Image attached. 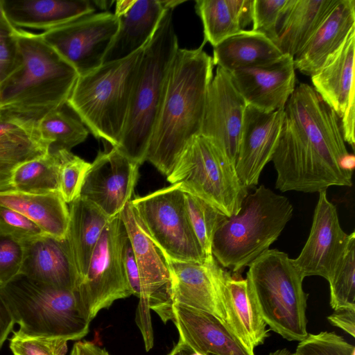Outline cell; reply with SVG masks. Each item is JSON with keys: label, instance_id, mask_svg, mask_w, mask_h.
Returning <instances> with one entry per match:
<instances>
[{"label": "cell", "instance_id": "29", "mask_svg": "<svg viewBox=\"0 0 355 355\" xmlns=\"http://www.w3.org/2000/svg\"><path fill=\"white\" fill-rule=\"evenodd\" d=\"M355 27L333 58L316 74L311 76L313 88L322 100L342 118L354 87Z\"/></svg>", "mask_w": 355, "mask_h": 355}, {"label": "cell", "instance_id": "18", "mask_svg": "<svg viewBox=\"0 0 355 355\" xmlns=\"http://www.w3.org/2000/svg\"><path fill=\"white\" fill-rule=\"evenodd\" d=\"M176 327L180 339L194 352L202 355H255L250 352L215 316L173 302L159 315Z\"/></svg>", "mask_w": 355, "mask_h": 355}, {"label": "cell", "instance_id": "15", "mask_svg": "<svg viewBox=\"0 0 355 355\" xmlns=\"http://www.w3.org/2000/svg\"><path fill=\"white\" fill-rule=\"evenodd\" d=\"M247 106L230 72L217 67L207 91L200 135L220 148L234 166Z\"/></svg>", "mask_w": 355, "mask_h": 355}, {"label": "cell", "instance_id": "16", "mask_svg": "<svg viewBox=\"0 0 355 355\" xmlns=\"http://www.w3.org/2000/svg\"><path fill=\"white\" fill-rule=\"evenodd\" d=\"M139 166L115 147L99 152L86 173L79 196L112 219L132 200Z\"/></svg>", "mask_w": 355, "mask_h": 355}, {"label": "cell", "instance_id": "6", "mask_svg": "<svg viewBox=\"0 0 355 355\" xmlns=\"http://www.w3.org/2000/svg\"><path fill=\"white\" fill-rule=\"evenodd\" d=\"M303 279L293 259L277 249L268 250L248 266V288L263 320L289 341L308 335Z\"/></svg>", "mask_w": 355, "mask_h": 355}, {"label": "cell", "instance_id": "41", "mask_svg": "<svg viewBox=\"0 0 355 355\" xmlns=\"http://www.w3.org/2000/svg\"><path fill=\"white\" fill-rule=\"evenodd\" d=\"M24 245L19 240L0 232V286L21 275L24 259Z\"/></svg>", "mask_w": 355, "mask_h": 355}, {"label": "cell", "instance_id": "49", "mask_svg": "<svg viewBox=\"0 0 355 355\" xmlns=\"http://www.w3.org/2000/svg\"><path fill=\"white\" fill-rule=\"evenodd\" d=\"M92 2L94 6H96L102 10H107L114 3L113 1H94Z\"/></svg>", "mask_w": 355, "mask_h": 355}, {"label": "cell", "instance_id": "30", "mask_svg": "<svg viewBox=\"0 0 355 355\" xmlns=\"http://www.w3.org/2000/svg\"><path fill=\"white\" fill-rule=\"evenodd\" d=\"M0 205L20 212L45 234L65 239L69 211L60 192L34 194L15 190L1 191Z\"/></svg>", "mask_w": 355, "mask_h": 355}, {"label": "cell", "instance_id": "31", "mask_svg": "<svg viewBox=\"0 0 355 355\" xmlns=\"http://www.w3.org/2000/svg\"><path fill=\"white\" fill-rule=\"evenodd\" d=\"M284 54L263 34L242 31L214 47V65L228 72L274 62Z\"/></svg>", "mask_w": 355, "mask_h": 355}, {"label": "cell", "instance_id": "44", "mask_svg": "<svg viewBox=\"0 0 355 355\" xmlns=\"http://www.w3.org/2000/svg\"><path fill=\"white\" fill-rule=\"evenodd\" d=\"M122 261L125 277L132 295L139 297L140 291L139 270L134 251L128 234L123 245Z\"/></svg>", "mask_w": 355, "mask_h": 355}, {"label": "cell", "instance_id": "40", "mask_svg": "<svg viewBox=\"0 0 355 355\" xmlns=\"http://www.w3.org/2000/svg\"><path fill=\"white\" fill-rule=\"evenodd\" d=\"M288 0H253L252 31L261 33L274 43L277 27Z\"/></svg>", "mask_w": 355, "mask_h": 355}, {"label": "cell", "instance_id": "36", "mask_svg": "<svg viewBox=\"0 0 355 355\" xmlns=\"http://www.w3.org/2000/svg\"><path fill=\"white\" fill-rule=\"evenodd\" d=\"M328 282L329 303L334 310L355 308V239Z\"/></svg>", "mask_w": 355, "mask_h": 355}, {"label": "cell", "instance_id": "46", "mask_svg": "<svg viewBox=\"0 0 355 355\" xmlns=\"http://www.w3.org/2000/svg\"><path fill=\"white\" fill-rule=\"evenodd\" d=\"M15 324L12 313L0 286V349Z\"/></svg>", "mask_w": 355, "mask_h": 355}, {"label": "cell", "instance_id": "38", "mask_svg": "<svg viewBox=\"0 0 355 355\" xmlns=\"http://www.w3.org/2000/svg\"><path fill=\"white\" fill-rule=\"evenodd\" d=\"M9 347L13 355H65L67 341L29 335L17 330L10 338Z\"/></svg>", "mask_w": 355, "mask_h": 355}, {"label": "cell", "instance_id": "12", "mask_svg": "<svg viewBox=\"0 0 355 355\" xmlns=\"http://www.w3.org/2000/svg\"><path fill=\"white\" fill-rule=\"evenodd\" d=\"M284 110L286 116L328 160L353 171L354 156L347 150L340 119L313 87L306 83L295 87Z\"/></svg>", "mask_w": 355, "mask_h": 355}, {"label": "cell", "instance_id": "51", "mask_svg": "<svg viewBox=\"0 0 355 355\" xmlns=\"http://www.w3.org/2000/svg\"><path fill=\"white\" fill-rule=\"evenodd\" d=\"M0 21H8L6 17L5 12L3 11L2 0H0Z\"/></svg>", "mask_w": 355, "mask_h": 355}, {"label": "cell", "instance_id": "21", "mask_svg": "<svg viewBox=\"0 0 355 355\" xmlns=\"http://www.w3.org/2000/svg\"><path fill=\"white\" fill-rule=\"evenodd\" d=\"M166 10L159 0L117 1L114 14L118 28L103 63L124 59L144 47Z\"/></svg>", "mask_w": 355, "mask_h": 355}, {"label": "cell", "instance_id": "1", "mask_svg": "<svg viewBox=\"0 0 355 355\" xmlns=\"http://www.w3.org/2000/svg\"><path fill=\"white\" fill-rule=\"evenodd\" d=\"M205 44L195 49L178 48L168 71L146 156L166 177L187 143L200 135L214 66Z\"/></svg>", "mask_w": 355, "mask_h": 355}, {"label": "cell", "instance_id": "47", "mask_svg": "<svg viewBox=\"0 0 355 355\" xmlns=\"http://www.w3.org/2000/svg\"><path fill=\"white\" fill-rule=\"evenodd\" d=\"M69 355H110L105 349L89 341H78L73 345Z\"/></svg>", "mask_w": 355, "mask_h": 355}, {"label": "cell", "instance_id": "50", "mask_svg": "<svg viewBox=\"0 0 355 355\" xmlns=\"http://www.w3.org/2000/svg\"><path fill=\"white\" fill-rule=\"evenodd\" d=\"M269 355H295V353H292L286 349H281L275 350L269 354Z\"/></svg>", "mask_w": 355, "mask_h": 355}, {"label": "cell", "instance_id": "23", "mask_svg": "<svg viewBox=\"0 0 355 355\" xmlns=\"http://www.w3.org/2000/svg\"><path fill=\"white\" fill-rule=\"evenodd\" d=\"M21 275L53 287L75 290L78 277L66 239L47 234L24 242Z\"/></svg>", "mask_w": 355, "mask_h": 355}, {"label": "cell", "instance_id": "34", "mask_svg": "<svg viewBox=\"0 0 355 355\" xmlns=\"http://www.w3.org/2000/svg\"><path fill=\"white\" fill-rule=\"evenodd\" d=\"M65 104L37 121L42 138L49 144V153L70 151L87 139L89 130L74 113L67 111Z\"/></svg>", "mask_w": 355, "mask_h": 355}, {"label": "cell", "instance_id": "39", "mask_svg": "<svg viewBox=\"0 0 355 355\" xmlns=\"http://www.w3.org/2000/svg\"><path fill=\"white\" fill-rule=\"evenodd\" d=\"M295 355H355V347L335 332L308 334L300 341Z\"/></svg>", "mask_w": 355, "mask_h": 355}, {"label": "cell", "instance_id": "4", "mask_svg": "<svg viewBox=\"0 0 355 355\" xmlns=\"http://www.w3.org/2000/svg\"><path fill=\"white\" fill-rule=\"evenodd\" d=\"M145 46L78 76L67 103L95 137L113 147L125 128Z\"/></svg>", "mask_w": 355, "mask_h": 355}, {"label": "cell", "instance_id": "20", "mask_svg": "<svg viewBox=\"0 0 355 355\" xmlns=\"http://www.w3.org/2000/svg\"><path fill=\"white\" fill-rule=\"evenodd\" d=\"M167 259L173 276V302L208 313L225 324L220 295L223 268L213 255L203 263Z\"/></svg>", "mask_w": 355, "mask_h": 355}, {"label": "cell", "instance_id": "8", "mask_svg": "<svg viewBox=\"0 0 355 355\" xmlns=\"http://www.w3.org/2000/svg\"><path fill=\"white\" fill-rule=\"evenodd\" d=\"M185 193L210 204L230 217L240 209L248 189L240 182L235 166L213 142L193 137L166 177Z\"/></svg>", "mask_w": 355, "mask_h": 355}, {"label": "cell", "instance_id": "22", "mask_svg": "<svg viewBox=\"0 0 355 355\" xmlns=\"http://www.w3.org/2000/svg\"><path fill=\"white\" fill-rule=\"evenodd\" d=\"M355 27V1L339 0L303 49L293 58L295 69L312 76L336 56Z\"/></svg>", "mask_w": 355, "mask_h": 355}, {"label": "cell", "instance_id": "5", "mask_svg": "<svg viewBox=\"0 0 355 355\" xmlns=\"http://www.w3.org/2000/svg\"><path fill=\"white\" fill-rule=\"evenodd\" d=\"M171 9L166 10L146 45L132 92L125 128L119 145L121 153L141 165L162 101L166 81L178 40Z\"/></svg>", "mask_w": 355, "mask_h": 355}, {"label": "cell", "instance_id": "11", "mask_svg": "<svg viewBox=\"0 0 355 355\" xmlns=\"http://www.w3.org/2000/svg\"><path fill=\"white\" fill-rule=\"evenodd\" d=\"M118 24L114 13L102 12L80 17L40 34L80 76L103 64Z\"/></svg>", "mask_w": 355, "mask_h": 355}, {"label": "cell", "instance_id": "37", "mask_svg": "<svg viewBox=\"0 0 355 355\" xmlns=\"http://www.w3.org/2000/svg\"><path fill=\"white\" fill-rule=\"evenodd\" d=\"M57 153L60 162L59 192L67 204L71 203L79 196L85 176L91 163L69 150H61Z\"/></svg>", "mask_w": 355, "mask_h": 355}, {"label": "cell", "instance_id": "33", "mask_svg": "<svg viewBox=\"0 0 355 355\" xmlns=\"http://www.w3.org/2000/svg\"><path fill=\"white\" fill-rule=\"evenodd\" d=\"M60 166L57 152L23 163L12 174V190L34 194L59 192Z\"/></svg>", "mask_w": 355, "mask_h": 355}, {"label": "cell", "instance_id": "42", "mask_svg": "<svg viewBox=\"0 0 355 355\" xmlns=\"http://www.w3.org/2000/svg\"><path fill=\"white\" fill-rule=\"evenodd\" d=\"M0 232L22 243L45 234L40 227L20 212L0 205Z\"/></svg>", "mask_w": 355, "mask_h": 355}, {"label": "cell", "instance_id": "14", "mask_svg": "<svg viewBox=\"0 0 355 355\" xmlns=\"http://www.w3.org/2000/svg\"><path fill=\"white\" fill-rule=\"evenodd\" d=\"M135 256L140 283L139 306L157 315L173 304V276L167 257L153 242L131 201L120 214Z\"/></svg>", "mask_w": 355, "mask_h": 355}, {"label": "cell", "instance_id": "45", "mask_svg": "<svg viewBox=\"0 0 355 355\" xmlns=\"http://www.w3.org/2000/svg\"><path fill=\"white\" fill-rule=\"evenodd\" d=\"M329 322L347 334L355 337V308H342L334 310L327 317Z\"/></svg>", "mask_w": 355, "mask_h": 355}, {"label": "cell", "instance_id": "24", "mask_svg": "<svg viewBox=\"0 0 355 355\" xmlns=\"http://www.w3.org/2000/svg\"><path fill=\"white\" fill-rule=\"evenodd\" d=\"M37 121L0 109V192L12 190V177L23 163L49 153Z\"/></svg>", "mask_w": 355, "mask_h": 355}, {"label": "cell", "instance_id": "43", "mask_svg": "<svg viewBox=\"0 0 355 355\" xmlns=\"http://www.w3.org/2000/svg\"><path fill=\"white\" fill-rule=\"evenodd\" d=\"M16 29L9 21H0V84L14 70L18 61Z\"/></svg>", "mask_w": 355, "mask_h": 355}, {"label": "cell", "instance_id": "32", "mask_svg": "<svg viewBox=\"0 0 355 355\" xmlns=\"http://www.w3.org/2000/svg\"><path fill=\"white\" fill-rule=\"evenodd\" d=\"M253 0H197L195 9L200 17L204 42L214 47L236 35L252 23Z\"/></svg>", "mask_w": 355, "mask_h": 355}, {"label": "cell", "instance_id": "2", "mask_svg": "<svg viewBox=\"0 0 355 355\" xmlns=\"http://www.w3.org/2000/svg\"><path fill=\"white\" fill-rule=\"evenodd\" d=\"M15 33L19 58L0 84V109L38 121L67 104L79 76L40 33L17 28Z\"/></svg>", "mask_w": 355, "mask_h": 355}, {"label": "cell", "instance_id": "48", "mask_svg": "<svg viewBox=\"0 0 355 355\" xmlns=\"http://www.w3.org/2000/svg\"><path fill=\"white\" fill-rule=\"evenodd\" d=\"M194 352L182 341L174 346L168 355H193Z\"/></svg>", "mask_w": 355, "mask_h": 355}, {"label": "cell", "instance_id": "28", "mask_svg": "<svg viewBox=\"0 0 355 355\" xmlns=\"http://www.w3.org/2000/svg\"><path fill=\"white\" fill-rule=\"evenodd\" d=\"M339 0H288L275 44L284 54L295 57L337 5Z\"/></svg>", "mask_w": 355, "mask_h": 355}, {"label": "cell", "instance_id": "9", "mask_svg": "<svg viewBox=\"0 0 355 355\" xmlns=\"http://www.w3.org/2000/svg\"><path fill=\"white\" fill-rule=\"evenodd\" d=\"M131 202L150 237L167 258L205 261L189 221L184 193L178 184L135 198Z\"/></svg>", "mask_w": 355, "mask_h": 355}, {"label": "cell", "instance_id": "25", "mask_svg": "<svg viewBox=\"0 0 355 355\" xmlns=\"http://www.w3.org/2000/svg\"><path fill=\"white\" fill-rule=\"evenodd\" d=\"M220 295L226 327L251 352L269 336V330L253 299L246 279L223 270Z\"/></svg>", "mask_w": 355, "mask_h": 355}, {"label": "cell", "instance_id": "13", "mask_svg": "<svg viewBox=\"0 0 355 355\" xmlns=\"http://www.w3.org/2000/svg\"><path fill=\"white\" fill-rule=\"evenodd\" d=\"M354 239V231L347 234L342 229L327 191H320L309 237L293 263L304 279L315 275L329 282Z\"/></svg>", "mask_w": 355, "mask_h": 355}, {"label": "cell", "instance_id": "27", "mask_svg": "<svg viewBox=\"0 0 355 355\" xmlns=\"http://www.w3.org/2000/svg\"><path fill=\"white\" fill-rule=\"evenodd\" d=\"M69 204L65 239L78 277V284L87 272L91 257L103 230L112 219L81 196Z\"/></svg>", "mask_w": 355, "mask_h": 355}, {"label": "cell", "instance_id": "35", "mask_svg": "<svg viewBox=\"0 0 355 355\" xmlns=\"http://www.w3.org/2000/svg\"><path fill=\"white\" fill-rule=\"evenodd\" d=\"M184 193L187 214L193 230L206 257L211 256L214 233L226 216L203 200L188 193Z\"/></svg>", "mask_w": 355, "mask_h": 355}, {"label": "cell", "instance_id": "7", "mask_svg": "<svg viewBox=\"0 0 355 355\" xmlns=\"http://www.w3.org/2000/svg\"><path fill=\"white\" fill-rule=\"evenodd\" d=\"M18 329L22 333L78 340L89 332L76 290L62 289L19 275L2 286Z\"/></svg>", "mask_w": 355, "mask_h": 355}, {"label": "cell", "instance_id": "17", "mask_svg": "<svg viewBox=\"0 0 355 355\" xmlns=\"http://www.w3.org/2000/svg\"><path fill=\"white\" fill-rule=\"evenodd\" d=\"M284 108L264 112L250 105L246 107L235 170L247 189L258 184L261 171L272 159L285 118Z\"/></svg>", "mask_w": 355, "mask_h": 355}, {"label": "cell", "instance_id": "19", "mask_svg": "<svg viewBox=\"0 0 355 355\" xmlns=\"http://www.w3.org/2000/svg\"><path fill=\"white\" fill-rule=\"evenodd\" d=\"M230 73L248 105L264 112L284 108L295 88L294 59L287 54L274 62Z\"/></svg>", "mask_w": 355, "mask_h": 355}, {"label": "cell", "instance_id": "3", "mask_svg": "<svg viewBox=\"0 0 355 355\" xmlns=\"http://www.w3.org/2000/svg\"><path fill=\"white\" fill-rule=\"evenodd\" d=\"M293 214L286 197L259 186L245 196L236 214L219 223L212 241L213 257L223 268L239 272L269 250Z\"/></svg>", "mask_w": 355, "mask_h": 355}, {"label": "cell", "instance_id": "26", "mask_svg": "<svg viewBox=\"0 0 355 355\" xmlns=\"http://www.w3.org/2000/svg\"><path fill=\"white\" fill-rule=\"evenodd\" d=\"M8 21L15 28L46 31L95 11L88 0H2Z\"/></svg>", "mask_w": 355, "mask_h": 355}, {"label": "cell", "instance_id": "10", "mask_svg": "<svg viewBox=\"0 0 355 355\" xmlns=\"http://www.w3.org/2000/svg\"><path fill=\"white\" fill-rule=\"evenodd\" d=\"M126 236L119 214L103 230L87 272L75 289L81 311L89 322L114 302L132 295L122 261V248Z\"/></svg>", "mask_w": 355, "mask_h": 355}]
</instances>
